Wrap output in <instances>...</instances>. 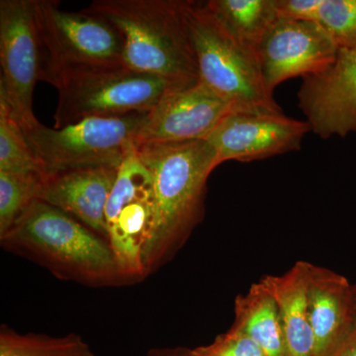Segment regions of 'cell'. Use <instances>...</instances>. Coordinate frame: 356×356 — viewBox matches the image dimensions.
<instances>
[{"mask_svg": "<svg viewBox=\"0 0 356 356\" xmlns=\"http://www.w3.org/2000/svg\"><path fill=\"white\" fill-rule=\"evenodd\" d=\"M308 268L309 262L297 261L282 275L264 276L277 302L285 356H314L315 351L307 294Z\"/></svg>", "mask_w": 356, "mask_h": 356, "instance_id": "16", "label": "cell"}, {"mask_svg": "<svg viewBox=\"0 0 356 356\" xmlns=\"http://www.w3.org/2000/svg\"><path fill=\"white\" fill-rule=\"evenodd\" d=\"M135 147L153 178V218L143 254L147 276L172 257L203 219L206 184L219 163L206 140Z\"/></svg>", "mask_w": 356, "mask_h": 356, "instance_id": "1", "label": "cell"}, {"mask_svg": "<svg viewBox=\"0 0 356 356\" xmlns=\"http://www.w3.org/2000/svg\"><path fill=\"white\" fill-rule=\"evenodd\" d=\"M330 356H356V327Z\"/></svg>", "mask_w": 356, "mask_h": 356, "instance_id": "25", "label": "cell"}, {"mask_svg": "<svg viewBox=\"0 0 356 356\" xmlns=\"http://www.w3.org/2000/svg\"><path fill=\"white\" fill-rule=\"evenodd\" d=\"M43 51L42 81L63 70L124 64V40L109 21L88 10L60 8L55 0H34Z\"/></svg>", "mask_w": 356, "mask_h": 356, "instance_id": "7", "label": "cell"}, {"mask_svg": "<svg viewBox=\"0 0 356 356\" xmlns=\"http://www.w3.org/2000/svg\"><path fill=\"white\" fill-rule=\"evenodd\" d=\"M231 327L250 337L267 355L285 356L277 302L264 277L236 297Z\"/></svg>", "mask_w": 356, "mask_h": 356, "instance_id": "17", "label": "cell"}, {"mask_svg": "<svg viewBox=\"0 0 356 356\" xmlns=\"http://www.w3.org/2000/svg\"><path fill=\"white\" fill-rule=\"evenodd\" d=\"M4 248L34 259L62 280L92 286L125 282L108 242L83 222L35 201L6 235Z\"/></svg>", "mask_w": 356, "mask_h": 356, "instance_id": "3", "label": "cell"}, {"mask_svg": "<svg viewBox=\"0 0 356 356\" xmlns=\"http://www.w3.org/2000/svg\"><path fill=\"white\" fill-rule=\"evenodd\" d=\"M0 356H95L79 334L49 337L18 334L6 325L0 330Z\"/></svg>", "mask_w": 356, "mask_h": 356, "instance_id": "19", "label": "cell"}, {"mask_svg": "<svg viewBox=\"0 0 356 356\" xmlns=\"http://www.w3.org/2000/svg\"><path fill=\"white\" fill-rule=\"evenodd\" d=\"M105 218L107 242L124 281L146 277L143 254L153 218V178L136 147L119 166Z\"/></svg>", "mask_w": 356, "mask_h": 356, "instance_id": "8", "label": "cell"}, {"mask_svg": "<svg viewBox=\"0 0 356 356\" xmlns=\"http://www.w3.org/2000/svg\"><path fill=\"white\" fill-rule=\"evenodd\" d=\"M204 3L232 36L257 54L280 19L275 0H209Z\"/></svg>", "mask_w": 356, "mask_h": 356, "instance_id": "18", "label": "cell"}, {"mask_svg": "<svg viewBox=\"0 0 356 356\" xmlns=\"http://www.w3.org/2000/svg\"><path fill=\"white\" fill-rule=\"evenodd\" d=\"M353 309H355V321L356 327V284L353 285Z\"/></svg>", "mask_w": 356, "mask_h": 356, "instance_id": "27", "label": "cell"}, {"mask_svg": "<svg viewBox=\"0 0 356 356\" xmlns=\"http://www.w3.org/2000/svg\"><path fill=\"white\" fill-rule=\"evenodd\" d=\"M281 19L317 22L323 0H275Z\"/></svg>", "mask_w": 356, "mask_h": 356, "instance_id": "24", "label": "cell"}, {"mask_svg": "<svg viewBox=\"0 0 356 356\" xmlns=\"http://www.w3.org/2000/svg\"><path fill=\"white\" fill-rule=\"evenodd\" d=\"M298 106L321 139L356 133V47L339 49L327 69L302 79Z\"/></svg>", "mask_w": 356, "mask_h": 356, "instance_id": "11", "label": "cell"}, {"mask_svg": "<svg viewBox=\"0 0 356 356\" xmlns=\"http://www.w3.org/2000/svg\"><path fill=\"white\" fill-rule=\"evenodd\" d=\"M119 168H79L46 175L39 200L67 213L107 241V202Z\"/></svg>", "mask_w": 356, "mask_h": 356, "instance_id": "14", "label": "cell"}, {"mask_svg": "<svg viewBox=\"0 0 356 356\" xmlns=\"http://www.w3.org/2000/svg\"><path fill=\"white\" fill-rule=\"evenodd\" d=\"M109 21L124 40V64L179 88L199 81L186 0H95L86 8Z\"/></svg>", "mask_w": 356, "mask_h": 356, "instance_id": "2", "label": "cell"}, {"mask_svg": "<svg viewBox=\"0 0 356 356\" xmlns=\"http://www.w3.org/2000/svg\"><path fill=\"white\" fill-rule=\"evenodd\" d=\"M147 356H192L191 350L187 348H161L149 351Z\"/></svg>", "mask_w": 356, "mask_h": 356, "instance_id": "26", "label": "cell"}, {"mask_svg": "<svg viewBox=\"0 0 356 356\" xmlns=\"http://www.w3.org/2000/svg\"><path fill=\"white\" fill-rule=\"evenodd\" d=\"M311 127L308 122L283 114L227 115L206 140L214 147L218 163L261 161L299 151Z\"/></svg>", "mask_w": 356, "mask_h": 356, "instance_id": "10", "label": "cell"}, {"mask_svg": "<svg viewBox=\"0 0 356 356\" xmlns=\"http://www.w3.org/2000/svg\"><path fill=\"white\" fill-rule=\"evenodd\" d=\"M337 44L313 21L280 19L259 46V58L266 88L327 69L337 57Z\"/></svg>", "mask_w": 356, "mask_h": 356, "instance_id": "12", "label": "cell"}, {"mask_svg": "<svg viewBox=\"0 0 356 356\" xmlns=\"http://www.w3.org/2000/svg\"><path fill=\"white\" fill-rule=\"evenodd\" d=\"M0 172L44 175L25 134L0 96Z\"/></svg>", "mask_w": 356, "mask_h": 356, "instance_id": "20", "label": "cell"}, {"mask_svg": "<svg viewBox=\"0 0 356 356\" xmlns=\"http://www.w3.org/2000/svg\"><path fill=\"white\" fill-rule=\"evenodd\" d=\"M0 96L22 130H30L40 123L33 112V92L43 72L34 0L0 1Z\"/></svg>", "mask_w": 356, "mask_h": 356, "instance_id": "9", "label": "cell"}, {"mask_svg": "<svg viewBox=\"0 0 356 356\" xmlns=\"http://www.w3.org/2000/svg\"><path fill=\"white\" fill-rule=\"evenodd\" d=\"M186 19L197 56L199 81L236 113H284L266 88L259 54L232 36L204 2L186 0Z\"/></svg>", "mask_w": 356, "mask_h": 356, "instance_id": "4", "label": "cell"}, {"mask_svg": "<svg viewBox=\"0 0 356 356\" xmlns=\"http://www.w3.org/2000/svg\"><path fill=\"white\" fill-rule=\"evenodd\" d=\"M44 177L40 173L0 172V236L39 200Z\"/></svg>", "mask_w": 356, "mask_h": 356, "instance_id": "21", "label": "cell"}, {"mask_svg": "<svg viewBox=\"0 0 356 356\" xmlns=\"http://www.w3.org/2000/svg\"><path fill=\"white\" fill-rule=\"evenodd\" d=\"M192 356H268L250 337L229 329L208 346L191 350Z\"/></svg>", "mask_w": 356, "mask_h": 356, "instance_id": "23", "label": "cell"}, {"mask_svg": "<svg viewBox=\"0 0 356 356\" xmlns=\"http://www.w3.org/2000/svg\"><path fill=\"white\" fill-rule=\"evenodd\" d=\"M317 22L337 48H355L356 0H323Z\"/></svg>", "mask_w": 356, "mask_h": 356, "instance_id": "22", "label": "cell"}, {"mask_svg": "<svg viewBox=\"0 0 356 356\" xmlns=\"http://www.w3.org/2000/svg\"><path fill=\"white\" fill-rule=\"evenodd\" d=\"M51 84L58 95L56 129L86 119L149 113L168 92L179 88L125 65L63 70Z\"/></svg>", "mask_w": 356, "mask_h": 356, "instance_id": "5", "label": "cell"}, {"mask_svg": "<svg viewBox=\"0 0 356 356\" xmlns=\"http://www.w3.org/2000/svg\"><path fill=\"white\" fill-rule=\"evenodd\" d=\"M231 107L202 81L170 91L147 114L135 146L205 140Z\"/></svg>", "mask_w": 356, "mask_h": 356, "instance_id": "13", "label": "cell"}, {"mask_svg": "<svg viewBox=\"0 0 356 356\" xmlns=\"http://www.w3.org/2000/svg\"><path fill=\"white\" fill-rule=\"evenodd\" d=\"M147 114L86 119L60 129L39 123L23 132L44 175L99 166L119 168L135 147Z\"/></svg>", "mask_w": 356, "mask_h": 356, "instance_id": "6", "label": "cell"}, {"mask_svg": "<svg viewBox=\"0 0 356 356\" xmlns=\"http://www.w3.org/2000/svg\"><path fill=\"white\" fill-rule=\"evenodd\" d=\"M307 294L314 356H330L355 327L353 285L341 274L309 262Z\"/></svg>", "mask_w": 356, "mask_h": 356, "instance_id": "15", "label": "cell"}]
</instances>
